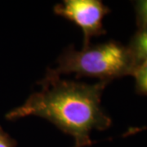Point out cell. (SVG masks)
<instances>
[{"mask_svg": "<svg viewBox=\"0 0 147 147\" xmlns=\"http://www.w3.org/2000/svg\"><path fill=\"white\" fill-rule=\"evenodd\" d=\"M38 84L42 90L9 111L6 119L14 121L30 115L43 118L73 137L74 147L92 145L91 131H103L110 126L111 119L100 105L106 82L87 84L46 74Z\"/></svg>", "mask_w": 147, "mask_h": 147, "instance_id": "cell-1", "label": "cell"}, {"mask_svg": "<svg viewBox=\"0 0 147 147\" xmlns=\"http://www.w3.org/2000/svg\"><path fill=\"white\" fill-rule=\"evenodd\" d=\"M137 63L129 47L115 41L84 47L77 51L74 47L65 49L57 60V66L48 69L47 75L60 77L61 74H75L82 76L96 78L100 82L126 75H132Z\"/></svg>", "mask_w": 147, "mask_h": 147, "instance_id": "cell-2", "label": "cell"}, {"mask_svg": "<svg viewBox=\"0 0 147 147\" xmlns=\"http://www.w3.org/2000/svg\"><path fill=\"white\" fill-rule=\"evenodd\" d=\"M110 11L100 0H65L54 7L56 15L72 21L83 30L84 47L92 37L105 34L103 18Z\"/></svg>", "mask_w": 147, "mask_h": 147, "instance_id": "cell-3", "label": "cell"}, {"mask_svg": "<svg viewBox=\"0 0 147 147\" xmlns=\"http://www.w3.org/2000/svg\"><path fill=\"white\" fill-rule=\"evenodd\" d=\"M129 49L135 61L139 64L147 61V29H140L131 39Z\"/></svg>", "mask_w": 147, "mask_h": 147, "instance_id": "cell-4", "label": "cell"}, {"mask_svg": "<svg viewBox=\"0 0 147 147\" xmlns=\"http://www.w3.org/2000/svg\"><path fill=\"white\" fill-rule=\"evenodd\" d=\"M132 75L136 79L137 92L147 95V61L137 65Z\"/></svg>", "mask_w": 147, "mask_h": 147, "instance_id": "cell-5", "label": "cell"}, {"mask_svg": "<svg viewBox=\"0 0 147 147\" xmlns=\"http://www.w3.org/2000/svg\"><path fill=\"white\" fill-rule=\"evenodd\" d=\"M136 12L140 29H147V0H141L136 3Z\"/></svg>", "mask_w": 147, "mask_h": 147, "instance_id": "cell-6", "label": "cell"}, {"mask_svg": "<svg viewBox=\"0 0 147 147\" xmlns=\"http://www.w3.org/2000/svg\"><path fill=\"white\" fill-rule=\"evenodd\" d=\"M0 147H17V142L0 126Z\"/></svg>", "mask_w": 147, "mask_h": 147, "instance_id": "cell-7", "label": "cell"}]
</instances>
